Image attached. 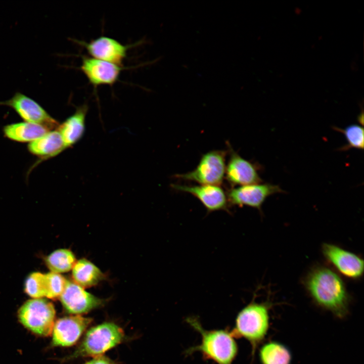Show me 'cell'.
Masks as SVG:
<instances>
[{
	"instance_id": "obj_1",
	"label": "cell",
	"mask_w": 364,
	"mask_h": 364,
	"mask_svg": "<svg viewBox=\"0 0 364 364\" xmlns=\"http://www.w3.org/2000/svg\"><path fill=\"white\" fill-rule=\"evenodd\" d=\"M303 284L316 305L338 318L347 316L350 296L337 272L326 266L315 265L307 272Z\"/></svg>"
},
{
	"instance_id": "obj_2",
	"label": "cell",
	"mask_w": 364,
	"mask_h": 364,
	"mask_svg": "<svg viewBox=\"0 0 364 364\" xmlns=\"http://www.w3.org/2000/svg\"><path fill=\"white\" fill-rule=\"evenodd\" d=\"M187 322L202 337L201 344L189 349L188 353L199 351L206 358L218 364L232 363L237 355L238 347L232 332L223 330H205L195 317L187 318Z\"/></svg>"
},
{
	"instance_id": "obj_3",
	"label": "cell",
	"mask_w": 364,
	"mask_h": 364,
	"mask_svg": "<svg viewBox=\"0 0 364 364\" xmlns=\"http://www.w3.org/2000/svg\"><path fill=\"white\" fill-rule=\"evenodd\" d=\"M269 301L260 303L252 301L238 313L232 332L234 336L243 337L251 344L252 352L266 336L269 328Z\"/></svg>"
},
{
	"instance_id": "obj_4",
	"label": "cell",
	"mask_w": 364,
	"mask_h": 364,
	"mask_svg": "<svg viewBox=\"0 0 364 364\" xmlns=\"http://www.w3.org/2000/svg\"><path fill=\"white\" fill-rule=\"evenodd\" d=\"M124 338V332L118 325L110 322L101 324L86 332L80 345L67 359L101 356L120 343Z\"/></svg>"
},
{
	"instance_id": "obj_5",
	"label": "cell",
	"mask_w": 364,
	"mask_h": 364,
	"mask_svg": "<svg viewBox=\"0 0 364 364\" xmlns=\"http://www.w3.org/2000/svg\"><path fill=\"white\" fill-rule=\"evenodd\" d=\"M56 311L53 304L43 298H33L24 303L18 311L21 323L28 329L40 336L52 332Z\"/></svg>"
},
{
	"instance_id": "obj_6",
	"label": "cell",
	"mask_w": 364,
	"mask_h": 364,
	"mask_svg": "<svg viewBox=\"0 0 364 364\" xmlns=\"http://www.w3.org/2000/svg\"><path fill=\"white\" fill-rule=\"evenodd\" d=\"M227 152L212 150L204 154L193 170L175 177L185 180L194 181L200 185H220L225 177Z\"/></svg>"
},
{
	"instance_id": "obj_7",
	"label": "cell",
	"mask_w": 364,
	"mask_h": 364,
	"mask_svg": "<svg viewBox=\"0 0 364 364\" xmlns=\"http://www.w3.org/2000/svg\"><path fill=\"white\" fill-rule=\"evenodd\" d=\"M285 191L277 185L259 183L233 187L228 191L229 205L248 206L260 212L263 204L270 196Z\"/></svg>"
},
{
	"instance_id": "obj_8",
	"label": "cell",
	"mask_w": 364,
	"mask_h": 364,
	"mask_svg": "<svg viewBox=\"0 0 364 364\" xmlns=\"http://www.w3.org/2000/svg\"><path fill=\"white\" fill-rule=\"evenodd\" d=\"M322 252L326 260L340 274L353 280L362 277L364 261L359 255L330 243L323 244Z\"/></svg>"
},
{
	"instance_id": "obj_9",
	"label": "cell",
	"mask_w": 364,
	"mask_h": 364,
	"mask_svg": "<svg viewBox=\"0 0 364 364\" xmlns=\"http://www.w3.org/2000/svg\"><path fill=\"white\" fill-rule=\"evenodd\" d=\"M74 41L84 48L90 57L121 66L128 50L136 44L124 45L106 36H99L89 42L77 39Z\"/></svg>"
},
{
	"instance_id": "obj_10",
	"label": "cell",
	"mask_w": 364,
	"mask_h": 364,
	"mask_svg": "<svg viewBox=\"0 0 364 364\" xmlns=\"http://www.w3.org/2000/svg\"><path fill=\"white\" fill-rule=\"evenodd\" d=\"M0 104L12 108L27 122L42 125L51 130L59 126L58 122L40 105L21 93H16Z\"/></svg>"
},
{
	"instance_id": "obj_11",
	"label": "cell",
	"mask_w": 364,
	"mask_h": 364,
	"mask_svg": "<svg viewBox=\"0 0 364 364\" xmlns=\"http://www.w3.org/2000/svg\"><path fill=\"white\" fill-rule=\"evenodd\" d=\"M81 57L80 70L95 88L101 85H114L124 69L121 66L92 57Z\"/></svg>"
},
{
	"instance_id": "obj_12",
	"label": "cell",
	"mask_w": 364,
	"mask_h": 364,
	"mask_svg": "<svg viewBox=\"0 0 364 364\" xmlns=\"http://www.w3.org/2000/svg\"><path fill=\"white\" fill-rule=\"evenodd\" d=\"M228 147L230 157L225 177L232 187L262 183L258 166L242 157L230 145Z\"/></svg>"
},
{
	"instance_id": "obj_13",
	"label": "cell",
	"mask_w": 364,
	"mask_h": 364,
	"mask_svg": "<svg viewBox=\"0 0 364 364\" xmlns=\"http://www.w3.org/2000/svg\"><path fill=\"white\" fill-rule=\"evenodd\" d=\"M171 187L176 191L193 195L201 202L208 212L229 210L226 193L219 186L172 184Z\"/></svg>"
},
{
	"instance_id": "obj_14",
	"label": "cell",
	"mask_w": 364,
	"mask_h": 364,
	"mask_svg": "<svg viewBox=\"0 0 364 364\" xmlns=\"http://www.w3.org/2000/svg\"><path fill=\"white\" fill-rule=\"evenodd\" d=\"M59 297L67 312L78 315L86 313L103 303L102 299L86 291L74 282L68 280Z\"/></svg>"
},
{
	"instance_id": "obj_15",
	"label": "cell",
	"mask_w": 364,
	"mask_h": 364,
	"mask_svg": "<svg viewBox=\"0 0 364 364\" xmlns=\"http://www.w3.org/2000/svg\"><path fill=\"white\" fill-rule=\"evenodd\" d=\"M92 319L76 315L64 317L55 323L52 331V345L70 346L79 340Z\"/></svg>"
},
{
	"instance_id": "obj_16",
	"label": "cell",
	"mask_w": 364,
	"mask_h": 364,
	"mask_svg": "<svg viewBox=\"0 0 364 364\" xmlns=\"http://www.w3.org/2000/svg\"><path fill=\"white\" fill-rule=\"evenodd\" d=\"M88 109V105L85 103L77 107L75 112L57 127L67 148L74 145L83 136Z\"/></svg>"
},
{
	"instance_id": "obj_17",
	"label": "cell",
	"mask_w": 364,
	"mask_h": 364,
	"mask_svg": "<svg viewBox=\"0 0 364 364\" xmlns=\"http://www.w3.org/2000/svg\"><path fill=\"white\" fill-rule=\"evenodd\" d=\"M28 148L30 152L36 156L49 158L57 156L67 147L61 134L56 128L30 142Z\"/></svg>"
},
{
	"instance_id": "obj_18",
	"label": "cell",
	"mask_w": 364,
	"mask_h": 364,
	"mask_svg": "<svg viewBox=\"0 0 364 364\" xmlns=\"http://www.w3.org/2000/svg\"><path fill=\"white\" fill-rule=\"evenodd\" d=\"M3 130L8 138L19 142H32L51 131L42 125L27 122L7 125Z\"/></svg>"
},
{
	"instance_id": "obj_19",
	"label": "cell",
	"mask_w": 364,
	"mask_h": 364,
	"mask_svg": "<svg viewBox=\"0 0 364 364\" xmlns=\"http://www.w3.org/2000/svg\"><path fill=\"white\" fill-rule=\"evenodd\" d=\"M72 270L73 282L83 288L94 286L105 278L101 270L85 258L76 261Z\"/></svg>"
},
{
	"instance_id": "obj_20",
	"label": "cell",
	"mask_w": 364,
	"mask_h": 364,
	"mask_svg": "<svg viewBox=\"0 0 364 364\" xmlns=\"http://www.w3.org/2000/svg\"><path fill=\"white\" fill-rule=\"evenodd\" d=\"M259 357L261 364H291L292 360L289 348L276 341L264 344L259 349Z\"/></svg>"
},
{
	"instance_id": "obj_21",
	"label": "cell",
	"mask_w": 364,
	"mask_h": 364,
	"mask_svg": "<svg viewBox=\"0 0 364 364\" xmlns=\"http://www.w3.org/2000/svg\"><path fill=\"white\" fill-rule=\"evenodd\" d=\"M74 253L67 249H57L46 258V263L51 272L61 274L72 269L76 262Z\"/></svg>"
},
{
	"instance_id": "obj_22",
	"label": "cell",
	"mask_w": 364,
	"mask_h": 364,
	"mask_svg": "<svg viewBox=\"0 0 364 364\" xmlns=\"http://www.w3.org/2000/svg\"><path fill=\"white\" fill-rule=\"evenodd\" d=\"M333 128L344 134L347 143L339 148V151H345L351 148L363 149V128L358 124H351L344 128L333 127Z\"/></svg>"
},
{
	"instance_id": "obj_23",
	"label": "cell",
	"mask_w": 364,
	"mask_h": 364,
	"mask_svg": "<svg viewBox=\"0 0 364 364\" xmlns=\"http://www.w3.org/2000/svg\"><path fill=\"white\" fill-rule=\"evenodd\" d=\"M25 291L33 298L46 297V275L39 272H34L29 275L25 283Z\"/></svg>"
},
{
	"instance_id": "obj_24",
	"label": "cell",
	"mask_w": 364,
	"mask_h": 364,
	"mask_svg": "<svg viewBox=\"0 0 364 364\" xmlns=\"http://www.w3.org/2000/svg\"><path fill=\"white\" fill-rule=\"evenodd\" d=\"M45 275L46 297L50 299L59 297L65 287L67 280L60 274L50 272Z\"/></svg>"
},
{
	"instance_id": "obj_25",
	"label": "cell",
	"mask_w": 364,
	"mask_h": 364,
	"mask_svg": "<svg viewBox=\"0 0 364 364\" xmlns=\"http://www.w3.org/2000/svg\"><path fill=\"white\" fill-rule=\"evenodd\" d=\"M84 364H114L109 358L103 356L94 357L93 359Z\"/></svg>"
}]
</instances>
